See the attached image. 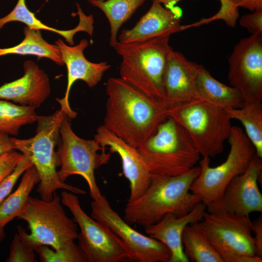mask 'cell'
Here are the masks:
<instances>
[{"instance_id": "7c38bea8", "label": "cell", "mask_w": 262, "mask_h": 262, "mask_svg": "<svg viewBox=\"0 0 262 262\" xmlns=\"http://www.w3.org/2000/svg\"><path fill=\"white\" fill-rule=\"evenodd\" d=\"M91 217L108 227L123 243L128 260L138 262H169L171 254L162 243L132 228L101 196L91 204Z\"/></svg>"}, {"instance_id": "3957f363", "label": "cell", "mask_w": 262, "mask_h": 262, "mask_svg": "<svg viewBox=\"0 0 262 262\" xmlns=\"http://www.w3.org/2000/svg\"><path fill=\"white\" fill-rule=\"evenodd\" d=\"M66 116L61 109L49 115H38L34 136L25 139L10 137L13 149L27 156L36 168L40 178L36 191L45 200L52 199L58 189L86 194L84 190L62 181L56 169L60 164L55 147L59 143L60 127Z\"/></svg>"}, {"instance_id": "603a6c76", "label": "cell", "mask_w": 262, "mask_h": 262, "mask_svg": "<svg viewBox=\"0 0 262 262\" xmlns=\"http://www.w3.org/2000/svg\"><path fill=\"white\" fill-rule=\"evenodd\" d=\"M23 174L16 189L0 204V226L3 228L23 212L31 191L40 181L39 176L34 166L28 168Z\"/></svg>"}, {"instance_id": "d6a6232c", "label": "cell", "mask_w": 262, "mask_h": 262, "mask_svg": "<svg viewBox=\"0 0 262 262\" xmlns=\"http://www.w3.org/2000/svg\"><path fill=\"white\" fill-rule=\"evenodd\" d=\"M239 24L251 34H262V10L244 15Z\"/></svg>"}, {"instance_id": "484cf974", "label": "cell", "mask_w": 262, "mask_h": 262, "mask_svg": "<svg viewBox=\"0 0 262 262\" xmlns=\"http://www.w3.org/2000/svg\"><path fill=\"white\" fill-rule=\"evenodd\" d=\"M197 223L187 225L183 230L182 243L185 256L193 262H223Z\"/></svg>"}, {"instance_id": "2e32d148", "label": "cell", "mask_w": 262, "mask_h": 262, "mask_svg": "<svg viewBox=\"0 0 262 262\" xmlns=\"http://www.w3.org/2000/svg\"><path fill=\"white\" fill-rule=\"evenodd\" d=\"M102 147H109L110 153L121 158L123 172L128 180L130 195L128 201L140 197L151 182V174L137 149L125 142L103 125L96 131L94 139Z\"/></svg>"}, {"instance_id": "ac0fdd59", "label": "cell", "mask_w": 262, "mask_h": 262, "mask_svg": "<svg viewBox=\"0 0 262 262\" xmlns=\"http://www.w3.org/2000/svg\"><path fill=\"white\" fill-rule=\"evenodd\" d=\"M158 0H152L149 10L135 25L121 31L118 41L122 43L144 41L182 31L181 9L176 6L167 9Z\"/></svg>"}, {"instance_id": "f546056e", "label": "cell", "mask_w": 262, "mask_h": 262, "mask_svg": "<svg viewBox=\"0 0 262 262\" xmlns=\"http://www.w3.org/2000/svg\"><path fill=\"white\" fill-rule=\"evenodd\" d=\"M167 9H173L182 0H158ZM220 2V8L216 14L213 16L203 18L199 22L192 24V27H197L208 23L211 21L221 19L230 27L236 25L237 20L239 16L238 8L235 6V0H218Z\"/></svg>"}, {"instance_id": "30bf717a", "label": "cell", "mask_w": 262, "mask_h": 262, "mask_svg": "<svg viewBox=\"0 0 262 262\" xmlns=\"http://www.w3.org/2000/svg\"><path fill=\"white\" fill-rule=\"evenodd\" d=\"M70 119L66 116L60 130V139L56 151L60 169L58 176L63 181L70 176H81L86 181L93 200L98 199L101 193L97 184L95 171L107 164L111 153L105 151L96 140L79 137L73 131Z\"/></svg>"}, {"instance_id": "7402d4cb", "label": "cell", "mask_w": 262, "mask_h": 262, "mask_svg": "<svg viewBox=\"0 0 262 262\" xmlns=\"http://www.w3.org/2000/svg\"><path fill=\"white\" fill-rule=\"evenodd\" d=\"M196 86L201 100L225 110L240 108L245 104L238 90L216 80L201 65L197 64Z\"/></svg>"}, {"instance_id": "4dcf8cb0", "label": "cell", "mask_w": 262, "mask_h": 262, "mask_svg": "<svg viewBox=\"0 0 262 262\" xmlns=\"http://www.w3.org/2000/svg\"><path fill=\"white\" fill-rule=\"evenodd\" d=\"M35 250L23 240L17 232L14 236L10 245L7 262H35Z\"/></svg>"}, {"instance_id": "52a82bcc", "label": "cell", "mask_w": 262, "mask_h": 262, "mask_svg": "<svg viewBox=\"0 0 262 262\" xmlns=\"http://www.w3.org/2000/svg\"><path fill=\"white\" fill-rule=\"evenodd\" d=\"M18 218L27 223L30 233L20 226L17 228V233L34 250L43 245L58 249L78 237L77 224L66 215L56 192L48 201L30 196L25 209Z\"/></svg>"}, {"instance_id": "f1b7e54d", "label": "cell", "mask_w": 262, "mask_h": 262, "mask_svg": "<svg viewBox=\"0 0 262 262\" xmlns=\"http://www.w3.org/2000/svg\"><path fill=\"white\" fill-rule=\"evenodd\" d=\"M41 262H88L78 245L73 242L58 249L50 248L47 246H40L35 249Z\"/></svg>"}, {"instance_id": "9a60e30c", "label": "cell", "mask_w": 262, "mask_h": 262, "mask_svg": "<svg viewBox=\"0 0 262 262\" xmlns=\"http://www.w3.org/2000/svg\"><path fill=\"white\" fill-rule=\"evenodd\" d=\"M59 48L62 59L66 66L67 82L64 97L56 99L62 110L69 119L76 117L77 113L71 108L69 97L71 88L78 80L84 82L90 88L96 86L101 80L104 73L111 65L106 62L93 63L88 61L83 54L84 50L89 46L88 41L83 39L77 45H67L61 39L55 42Z\"/></svg>"}, {"instance_id": "ffe728a7", "label": "cell", "mask_w": 262, "mask_h": 262, "mask_svg": "<svg viewBox=\"0 0 262 262\" xmlns=\"http://www.w3.org/2000/svg\"><path fill=\"white\" fill-rule=\"evenodd\" d=\"M206 212L207 206L200 202L187 214L181 217L167 214L158 222L144 227L145 231L167 246L171 254L169 262H188L182 243L183 230L187 225L200 221Z\"/></svg>"}, {"instance_id": "5b68a950", "label": "cell", "mask_w": 262, "mask_h": 262, "mask_svg": "<svg viewBox=\"0 0 262 262\" xmlns=\"http://www.w3.org/2000/svg\"><path fill=\"white\" fill-rule=\"evenodd\" d=\"M137 150L151 175H180L195 167L200 156L186 131L171 117Z\"/></svg>"}, {"instance_id": "cb8c5ba5", "label": "cell", "mask_w": 262, "mask_h": 262, "mask_svg": "<svg viewBox=\"0 0 262 262\" xmlns=\"http://www.w3.org/2000/svg\"><path fill=\"white\" fill-rule=\"evenodd\" d=\"M23 33L25 37L19 44L10 48H0V57L8 54L32 55L49 59L59 66L64 65L58 46L44 40L40 30L26 26Z\"/></svg>"}, {"instance_id": "836d02e7", "label": "cell", "mask_w": 262, "mask_h": 262, "mask_svg": "<svg viewBox=\"0 0 262 262\" xmlns=\"http://www.w3.org/2000/svg\"><path fill=\"white\" fill-rule=\"evenodd\" d=\"M23 157L21 153L13 150L0 157V182L15 169Z\"/></svg>"}, {"instance_id": "74e56055", "label": "cell", "mask_w": 262, "mask_h": 262, "mask_svg": "<svg viewBox=\"0 0 262 262\" xmlns=\"http://www.w3.org/2000/svg\"><path fill=\"white\" fill-rule=\"evenodd\" d=\"M5 236L4 228L0 226V242L4 239Z\"/></svg>"}, {"instance_id": "5bb4252c", "label": "cell", "mask_w": 262, "mask_h": 262, "mask_svg": "<svg viewBox=\"0 0 262 262\" xmlns=\"http://www.w3.org/2000/svg\"><path fill=\"white\" fill-rule=\"evenodd\" d=\"M262 159L255 154L246 171L233 178L220 197L207 206V212L243 216L253 212L262 213V195L258 184L262 170Z\"/></svg>"}, {"instance_id": "9c48e42d", "label": "cell", "mask_w": 262, "mask_h": 262, "mask_svg": "<svg viewBox=\"0 0 262 262\" xmlns=\"http://www.w3.org/2000/svg\"><path fill=\"white\" fill-rule=\"evenodd\" d=\"M228 140L230 150L226 161L212 167L210 158L203 157L199 174L190 186V192L198 195L206 206L220 197L229 181L246 171L256 154L254 147L240 127L232 126Z\"/></svg>"}, {"instance_id": "277c9868", "label": "cell", "mask_w": 262, "mask_h": 262, "mask_svg": "<svg viewBox=\"0 0 262 262\" xmlns=\"http://www.w3.org/2000/svg\"><path fill=\"white\" fill-rule=\"evenodd\" d=\"M170 36L129 43L117 41L113 47L122 58L120 78L151 98L165 104L163 79L168 56L173 50L169 44Z\"/></svg>"}, {"instance_id": "4fadbf2b", "label": "cell", "mask_w": 262, "mask_h": 262, "mask_svg": "<svg viewBox=\"0 0 262 262\" xmlns=\"http://www.w3.org/2000/svg\"><path fill=\"white\" fill-rule=\"evenodd\" d=\"M228 81L245 104L262 101V34L242 38L229 59Z\"/></svg>"}, {"instance_id": "7a4b0ae2", "label": "cell", "mask_w": 262, "mask_h": 262, "mask_svg": "<svg viewBox=\"0 0 262 262\" xmlns=\"http://www.w3.org/2000/svg\"><path fill=\"white\" fill-rule=\"evenodd\" d=\"M200 170L199 166L177 176L151 175V182L146 192L126 204L124 220L130 225L145 227L169 213L178 217L187 214L201 202L198 195L190 191Z\"/></svg>"}, {"instance_id": "1f68e13d", "label": "cell", "mask_w": 262, "mask_h": 262, "mask_svg": "<svg viewBox=\"0 0 262 262\" xmlns=\"http://www.w3.org/2000/svg\"><path fill=\"white\" fill-rule=\"evenodd\" d=\"M33 166L30 159L23 157L15 169L0 182V204L10 194L17 180L29 167Z\"/></svg>"}, {"instance_id": "e0dca14e", "label": "cell", "mask_w": 262, "mask_h": 262, "mask_svg": "<svg viewBox=\"0 0 262 262\" xmlns=\"http://www.w3.org/2000/svg\"><path fill=\"white\" fill-rule=\"evenodd\" d=\"M197 64L172 50L168 58L163 79L165 102L168 108L201 100L196 86Z\"/></svg>"}, {"instance_id": "44dd1931", "label": "cell", "mask_w": 262, "mask_h": 262, "mask_svg": "<svg viewBox=\"0 0 262 262\" xmlns=\"http://www.w3.org/2000/svg\"><path fill=\"white\" fill-rule=\"evenodd\" d=\"M79 22L74 29L60 30L48 26L42 22L31 12L26 4V0H18L13 9L5 16L0 18V30L6 24L12 22H20L26 26L36 30H46L54 32L63 37L69 45H74V35L80 32L87 33L91 37L94 32V17L92 15H86L82 11L80 5L76 3Z\"/></svg>"}, {"instance_id": "8992f818", "label": "cell", "mask_w": 262, "mask_h": 262, "mask_svg": "<svg viewBox=\"0 0 262 262\" xmlns=\"http://www.w3.org/2000/svg\"><path fill=\"white\" fill-rule=\"evenodd\" d=\"M168 116L184 128L202 157H213L222 152L232 128L231 119L225 109L196 100L168 108Z\"/></svg>"}, {"instance_id": "8fae6325", "label": "cell", "mask_w": 262, "mask_h": 262, "mask_svg": "<svg viewBox=\"0 0 262 262\" xmlns=\"http://www.w3.org/2000/svg\"><path fill=\"white\" fill-rule=\"evenodd\" d=\"M61 199L80 228L78 246L88 262H120L128 260V253L123 243L105 225L85 213L76 194L64 190Z\"/></svg>"}, {"instance_id": "4316f807", "label": "cell", "mask_w": 262, "mask_h": 262, "mask_svg": "<svg viewBox=\"0 0 262 262\" xmlns=\"http://www.w3.org/2000/svg\"><path fill=\"white\" fill-rule=\"evenodd\" d=\"M231 119L239 121L245 129L246 134L256 150V155L262 158V104H245L240 108L225 110Z\"/></svg>"}, {"instance_id": "6da1fadb", "label": "cell", "mask_w": 262, "mask_h": 262, "mask_svg": "<svg viewBox=\"0 0 262 262\" xmlns=\"http://www.w3.org/2000/svg\"><path fill=\"white\" fill-rule=\"evenodd\" d=\"M103 125L137 149L143 146L168 116V107L120 78H110Z\"/></svg>"}, {"instance_id": "8d00e7d4", "label": "cell", "mask_w": 262, "mask_h": 262, "mask_svg": "<svg viewBox=\"0 0 262 262\" xmlns=\"http://www.w3.org/2000/svg\"><path fill=\"white\" fill-rule=\"evenodd\" d=\"M14 150L9 135L0 132V157Z\"/></svg>"}, {"instance_id": "d4e9b609", "label": "cell", "mask_w": 262, "mask_h": 262, "mask_svg": "<svg viewBox=\"0 0 262 262\" xmlns=\"http://www.w3.org/2000/svg\"><path fill=\"white\" fill-rule=\"evenodd\" d=\"M147 0H88L93 6L101 10L110 26V45L113 47L118 41L117 35L123 24L129 20Z\"/></svg>"}, {"instance_id": "d590c367", "label": "cell", "mask_w": 262, "mask_h": 262, "mask_svg": "<svg viewBox=\"0 0 262 262\" xmlns=\"http://www.w3.org/2000/svg\"><path fill=\"white\" fill-rule=\"evenodd\" d=\"M235 6L242 7L250 11L262 10V0H235Z\"/></svg>"}, {"instance_id": "d6986e66", "label": "cell", "mask_w": 262, "mask_h": 262, "mask_svg": "<svg viewBox=\"0 0 262 262\" xmlns=\"http://www.w3.org/2000/svg\"><path fill=\"white\" fill-rule=\"evenodd\" d=\"M23 67L22 77L0 86V99L35 109L39 107L50 94L49 78L32 60L26 61Z\"/></svg>"}, {"instance_id": "ba28073f", "label": "cell", "mask_w": 262, "mask_h": 262, "mask_svg": "<svg viewBox=\"0 0 262 262\" xmlns=\"http://www.w3.org/2000/svg\"><path fill=\"white\" fill-rule=\"evenodd\" d=\"M223 262H262L257 256L249 216L206 212L197 223Z\"/></svg>"}, {"instance_id": "83f0119b", "label": "cell", "mask_w": 262, "mask_h": 262, "mask_svg": "<svg viewBox=\"0 0 262 262\" xmlns=\"http://www.w3.org/2000/svg\"><path fill=\"white\" fill-rule=\"evenodd\" d=\"M35 109L0 99V132L17 135L21 127L36 121Z\"/></svg>"}, {"instance_id": "f35d334b", "label": "cell", "mask_w": 262, "mask_h": 262, "mask_svg": "<svg viewBox=\"0 0 262 262\" xmlns=\"http://www.w3.org/2000/svg\"><path fill=\"white\" fill-rule=\"evenodd\" d=\"M99 0V1H103L104 0Z\"/></svg>"}, {"instance_id": "e575fe53", "label": "cell", "mask_w": 262, "mask_h": 262, "mask_svg": "<svg viewBox=\"0 0 262 262\" xmlns=\"http://www.w3.org/2000/svg\"><path fill=\"white\" fill-rule=\"evenodd\" d=\"M251 229L253 236L257 256L262 257V216L251 222Z\"/></svg>"}]
</instances>
